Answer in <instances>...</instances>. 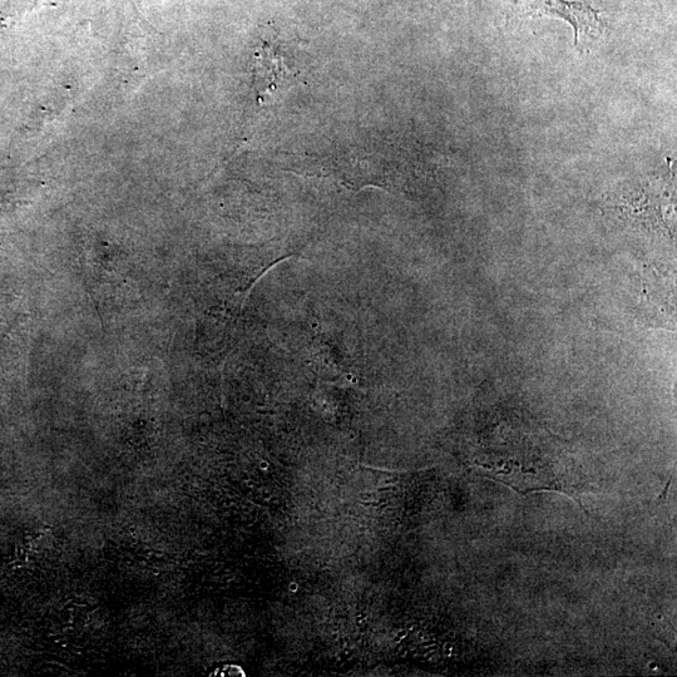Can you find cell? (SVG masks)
<instances>
[{"label":"cell","instance_id":"1","mask_svg":"<svg viewBox=\"0 0 677 677\" xmlns=\"http://www.w3.org/2000/svg\"><path fill=\"white\" fill-rule=\"evenodd\" d=\"M296 76L298 73L291 71L278 44L266 39L256 53L254 67V87L260 107L278 97Z\"/></svg>","mask_w":677,"mask_h":677},{"label":"cell","instance_id":"2","mask_svg":"<svg viewBox=\"0 0 677 677\" xmlns=\"http://www.w3.org/2000/svg\"><path fill=\"white\" fill-rule=\"evenodd\" d=\"M531 8L535 11L566 19L575 28V44L581 37H597L602 32L599 13L581 3H570L565 0H536Z\"/></svg>","mask_w":677,"mask_h":677}]
</instances>
